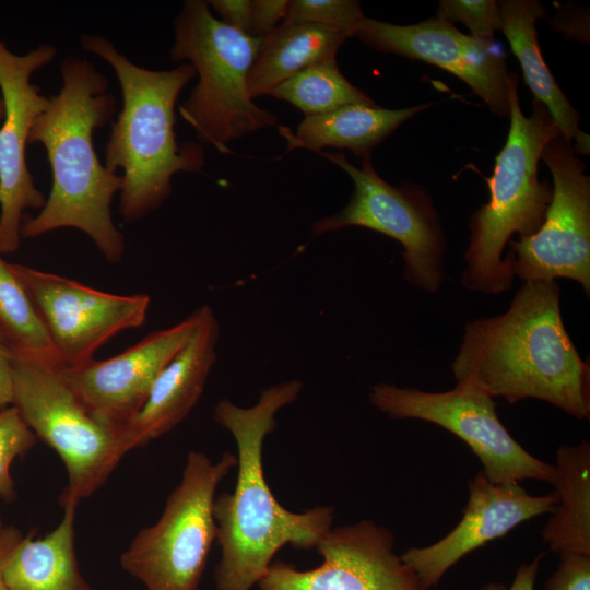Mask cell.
Wrapping results in <instances>:
<instances>
[{
  "label": "cell",
  "instance_id": "6da1fadb",
  "mask_svg": "<svg viewBox=\"0 0 590 590\" xmlns=\"http://www.w3.org/2000/svg\"><path fill=\"white\" fill-rule=\"evenodd\" d=\"M302 388L299 380L282 381L264 389L252 406L222 399L213 409V420L231 433L237 448L234 491L215 496L213 505L221 547L213 576L217 590H251L283 546L315 548L332 528V506L290 511L278 502L264 476V439L276 428V413L295 402Z\"/></svg>",
  "mask_w": 590,
  "mask_h": 590
},
{
  "label": "cell",
  "instance_id": "7a4b0ae2",
  "mask_svg": "<svg viewBox=\"0 0 590 590\" xmlns=\"http://www.w3.org/2000/svg\"><path fill=\"white\" fill-rule=\"evenodd\" d=\"M451 367L457 384L492 398H535L590 417V368L565 329L555 281L526 282L506 312L469 322Z\"/></svg>",
  "mask_w": 590,
  "mask_h": 590
},
{
  "label": "cell",
  "instance_id": "3957f363",
  "mask_svg": "<svg viewBox=\"0 0 590 590\" xmlns=\"http://www.w3.org/2000/svg\"><path fill=\"white\" fill-rule=\"evenodd\" d=\"M62 87L37 117L30 143L47 153L52 186L39 214L21 226L32 238L62 227L78 228L95 243L105 259L119 262L125 238L115 226L110 205L122 177L102 165L93 132L116 113L106 78L86 59L68 56L60 64Z\"/></svg>",
  "mask_w": 590,
  "mask_h": 590
},
{
  "label": "cell",
  "instance_id": "277c9868",
  "mask_svg": "<svg viewBox=\"0 0 590 590\" xmlns=\"http://www.w3.org/2000/svg\"><path fill=\"white\" fill-rule=\"evenodd\" d=\"M81 46L114 69L121 87L122 108L111 126L104 165L122 170L119 213L132 223L164 203L176 173H196L204 165L203 146L178 144L174 130L177 98L196 70L190 63L167 71L139 67L98 35H83Z\"/></svg>",
  "mask_w": 590,
  "mask_h": 590
},
{
  "label": "cell",
  "instance_id": "5b68a950",
  "mask_svg": "<svg viewBox=\"0 0 590 590\" xmlns=\"http://www.w3.org/2000/svg\"><path fill=\"white\" fill-rule=\"evenodd\" d=\"M510 127L486 178L489 200L471 215L470 240L464 252L462 285L484 294H500L512 285L511 258L502 259L514 234L530 236L542 226L553 188L538 176L545 145L563 137L546 106L533 99L530 116L521 111L518 75H508Z\"/></svg>",
  "mask_w": 590,
  "mask_h": 590
},
{
  "label": "cell",
  "instance_id": "8992f818",
  "mask_svg": "<svg viewBox=\"0 0 590 590\" xmlns=\"http://www.w3.org/2000/svg\"><path fill=\"white\" fill-rule=\"evenodd\" d=\"M262 39L243 34L210 11L209 1L188 0L175 20L174 61H188L199 76L179 106L181 118L192 127L199 143L220 153L247 133L276 127L279 118L255 104L248 74Z\"/></svg>",
  "mask_w": 590,
  "mask_h": 590
},
{
  "label": "cell",
  "instance_id": "52a82bcc",
  "mask_svg": "<svg viewBox=\"0 0 590 590\" xmlns=\"http://www.w3.org/2000/svg\"><path fill=\"white\" fill-rule=\"evenodd\" d=\"M12 349V347H11ZM13 406L61 458L68 484L60 503L92 496L130 451L126 426L92 411L63 381L58 367L12 349Z\"/></svg>",
  "mask_w": 590,
  "mask_h": 590
},
{
  "label": "cell",
  "instance_id": "ba28073f",
  "mask_svg": "<svg viewBox=\"0 0 590 590\" xmlns=\"http://www.w3.org/2000/svg\"><path fill=\"white\" fill-rule=\"evenodd\" d=\"M236 465L231 452L216 462L201 451L188 452L161 517L140 530L120 555L122 569L146 590H198L216 540V488Z\"/></svg>",
  "mask_w": 590,
  "mask_h": 590
},
{
  "label": "cell",
  "instance_id": "9c48e42d",
  "mask_svg": "<svg viewBox=\"0 0 590 590\" xmlns=\"http://www.w3.org/2000/svg\"><path fill=\"white\" fill-rule=\"evenodd\" d=\"M353 180L350 202L338 213L312 224L315 237L347 226L381 233L403 246V275L412 285L435 293L445 279L446 239L427 190L413 184L392 186L375 170L370 158L361 167L342 153H319Z\"/></svg>",
  "mask_w": 590,
  "mask_h": 590
},
{
  "label": "cell",
  "instance_id": "30bf717a",
  "mask_svg": "<svg viewBox=\"0 0 590 590\" xmlns=\"http://www.w3.org/2000/svg\"><path fill=\"white\" fill-rule=\"evenodd\" d=\"M493 399L465 384H457L445 392L390 384H377L369 391L370 403L389 417L426 421L458 436L479 458L489 481L552 483L553 464L538 459L512 438L500 422Z\"/></svg>",
  "mask_w": 590,
  "mask_h": 590
},
{
  "label": "cell",
  "instance_id": "8fae6325",
  "mask_svg": "<svg viewBox=\"0 0 590 590\" xmlns=\"http://www.w3.org/2000/svg\"><path fill=\"white\" fill-rule=\"evenodd\" d=\"M553 177L552 200L540 229L510 239L511 272L526 282L577 281L590 292V177L564 137L541 154Z\"/></svg>",
  "mask_w": 590,
  "mask_h": 590
},
{
  "label": "cell",
  "instance_id": "7c38bea8",
  "mask_svg": "<svg viewBox=\"0 0 590 590\" xmlns=\"http://www.w3.org/2000/svg\"><path fill=\"white\" fill-rule=\"evenodd\" d=\"M12 269L46 326L59 368L93 359L114 335L145 321L151 302L146 294H110L23 264Z\"/></svg>",
  "mask_w": 590,
  "mask_h": 590
},
{
  "label": "cell",
  "instance_id": "4fadbf2b",
  "mask_svg": "<svg viewBox=\"0 0 590 590\" xmlns=\"http://www.w3.org/2000/svg\"><path fill=\"white\" fill-rule=\"evenodd\" d=\"M57 49L39 45L25 55L9 50L0 39V90L4 107L0 128V255L17 250L26 209H43L46 198L34 185L26 165V145L37 117L49 98L32 75L49 64Z\"/></svg>",
  "mask_w": 590,
  "mask_h": 590
},
{
  "label": "cell",
  "instance_id": "5bb4252c",
  "mask_svg": "<svg viewBox=\"0 0 590 590\" xmlns=\"http://www.w3.org/2000/svg\"><path fill=\"white\" fill-rule=\"evenodd\" d=\"M393 533L371 520L330 529L317 543L323 562L310 570L272 562L259 590H426L394 551Z\"/></svg>",
  "mask_w": 590,
  "mask_h": 590
},
{
  "label": "cell",
  "instance_id": "9a60e30c",
  "mask_svg": "<svg viewBox=\"0 0 590 590\" xmlns=\"http://www.w3.org/2000/svg\"><path fill=\"white\" fill-rule=\"evenodd\" d=\"M353 36L375 50L422 60L450 72L467 83L493 114L509 117V72L504 51L494 39L465 35L438 17L411 25L364 17Z\"/></svg>",
  "mask_w": 590,
  "mask_h": 590
},
{
  "label": "cell",
  "instance_id": "2e32d148",
  "mask_svg": "<svg viewBox=\"0 0 590 590\" xmlns=\"http://www.w3.org/2000/svg\"><path fill=\"white\" fill-rule=\"evenodd\" d=\"M199 319L198 308L180 322L151 332L114 357L58 367V371L92 411L126 426L143 406L158 375L189 340Z\"/></svg>",
  "mask_w": 590,
  "mask_h": 590
},
{
  "label": "cell",
  "instance_id": "e0dca14e",
  "mask_svg": "<svg viewBox=\"0 0 590 590\" xmlns=\"http://www.w3.org/2000/svg\"><path fill=\"white\" fill-rule=\"evenodd\" d=\"M469 499L458 524L442 539L424 547H410L402 560L426 590L469 553L506 535L520 523L554 512V493L533 496L518 482L494 483L481 470L469 481Z\"/></svg>",
  "mask_w": 590,
  "mask_h": 590
},
{
  "label": "cell",
  "instance_id": "ac0fdd59",
  "mask_svg": "<svg viewBox=\"0 0 590 590\" xmlns=\"http://www.w3.org/2000/svg\"><path fill=\"white\" fill-rule=\"evenodd\" d=\"M191 337L158 375L146 401L126 425L130 450L180 424L200 400L217 355L220 326L210 306L200 308Z\"/></svg>",
  "mask_w": 590,
  "mask_h": 590
},
{
  "label": "cell",
  "instance_id": "d6986e66",
  "mask_svg": "<svg viewBox=\"0 0 590 590\" xmlns=\"http://www.w3.org/2000/svg\"><path fill=\"white\" fill-rule=\"evenodd\" d=\"M430 105L389 109L377 105L353 104L305 117L295 132L288 127H278L280 134L286 140V152L306 149L319 153L324 148L346 149L366 160L370 158L373 150L399 126Z\"/></svg>",
  "mask_w": 590,
  "mask_h": 590
},
{
  "label": "cell",
  "instance_id": "ffe728a7",
  "mask_svg": "<svg viewBox=\"0 0 590 590\" xmlns=\"http://www.w3.org/2000/svg\"><path fill=\"white\" fill-rule=\"evenodd\" d=\"M500 30L518 58L526 83L534 98L543 103L562 135L570 142L575 153H589V137L579 129L580 115L563 93L547 68L536 37V21L545 14L536 0L498 1Z\"/></svg>",
  "mask_w": 590,
  "mask_h": 590
},
{
  "label": "cell",
  "instance_id": "44dd1931",
  "mask_svg": "<svg viewBox=\"0 0 590 590\" xmlns=\"http://www.w3.org/2000/svg\"><path fill=\"white\" fill-rule=\"evenodd\" d=\"M60 523L44 538L24 535L3 568L7 590H92L80 571L75 552L78 503H60Z\"/></svg>",
  "mask_w": 590,
  "mask_h": 590
},
{
  "label": "cell",
  "instance_id": "7402d4cb",
  "mask_svg": "<svg viewBox=\"0 0 590 590\" xmlns=\"http://www.w3.org/2000/svg\"><path fill=\"white\" fill-rule=\"evenodd\" d=\"M350 34L315 23H282L262 39L248 74L252 99L270 92L297 72L317 62L335 59Z\"/></svg>",
  "mask_w": 590,
  "mask_h": 590
},
{
  "label": "cell",
  "instance_id": "603a6c76",
  "mask_svg": "<svg viewBox=\"0 0 590 590\" xmlns=\"http://www.w3.org/2000/svg\"><path fill=\"white\" fill-rule=\"evenodd\" d=\"M552 484L557 498L542 538L555 554L590 555V444L558 447Z\"/></svg>",
  "mask_w": 590,
  "mask_h": 590
},
{
  "label": "cell",
  "instance_id": "cb8c5ba5",
  "mask_svg": "<svg viewBox=\"0 0 590 590\" xmlns=\"http://www.w3.org/2000/svg\"><path fill=\"white\" fill-rule=\"evenodd\" d=\"M271 96L288 102L306 117L353 104L376 105L341 73L335 59L317 62L275 86Z\"/></svg>",
  "mask_w": 590,
  "mask_h": 590
},
{
  "label": "cell",
  "instance_id": "d4e9b609",
  "mask_svg": "<svg viewBox=\"0 0 590 590\" xmlns=\"http://www.w3.org/2000/svg\"><path fill=\"white\" fill-rule=\"evenodd\" d=\"M0 332L12 349L55 364L54 349L46 326L12 264L5 262L1 255Z\"/></svg>",
  "mask_w": 590,
  "mask_h": 590
},
{
  "label": "cell",
  "instance_id": "484cf974",
  "mask_svg": "<svg viewBox=\"0 0 590 590\" xmlns=\"http://www.w3.org/2000/svg\"><path fill=\"white\" fill-rule=\"evenodd\" d=\"M36 442V436L23 421L15 406L0 409V498L7 503L16 499L11 465Z\"/></svg>",
  "mask_w": 590,
  "mask_h": 590
},
{
  "label": "cell",
  "instance_id": "4316f807",
  "mask_svg": "<svg viewBox=\"0 0 590 590\" xmlns=\"http://www.w3.org/2000/svg\"><path fill=\"white\" fill-rule=\"evenodd\" d=\"M365 17L356 0H290L282 23H315L346 31L354 28Z\"/></svg>",
  "mask_w": 590,
  "mask_h": 590
},
{
  "label": "cell",
  "instance_id": "83f0119b",
  "mask_svg": "<svg viewBox=\"0 0 590 590\" xmlns=\"http://www.w3.org/2000/svg\"><path fill=\"white\" fill-rule=\"evenodd\" d=\"M437 17L452 24L462 22L479 39H494V32L500 30L498 1L495 0H441Z\"/></svg>",
  "mask_w": 590,
  "mask_h": 590
},
{
  "label": "cell",
  "instance_id": "f1b7e54d",
  "mask_svg": "<svg viewBox=\"0 0 590 590\" xmlns=\"http://www.w3.org/2000/svg\"><path fill=\"white\" fill-rule=\"evenodd\" d=\"M544 590H590V555L562 554Z\"/></svg>",
  "mask_w": 590,
  "mask_h": 590
},
{
  "label": "cell",
  "instance_id": "f546056e",
  "mask_svg": "<svg viewBox=\"0 0 590 590\" xmlns=\"http://www.w3.org/2000/svg\"><path fill=\"white\" fill-rule=\"evenodd\" d=\"M288 0H252L250 36L263 39L285 17Z\"/></svg>",
  "mask_w": 590,
  "mask_h": 590
},
{
  "label": "cell",
  "instance_id": "4dcf8cb0",
  "mask_svg": "<svg viewBox=\"0 0 590 590\" xmlns=\"http://www.w3.org/2000/svg\"><path fill=\"white\" fill-rule=\"evenodd\" d=\"M209 4L224 24L250 36L252 0H211Z\"/></svg>",
  "mask_w": 590,
  "mask_h": 590
},
{
  "label": "cell",
  "instance_id": "1f68e13d",
  "mask_svg": "<svg viewBox=\"0 0 590 590\" xmlns=\"http://www.w3.org/2000/svg\"><path fill=\"white\" fill-rule=\"evenodd\" d=\"M544 553L536 555L530 563L521 564L509 588L500 582H488L479 590H534L535 580Z\"/></svg>",
  "mask_w": 590,
  "mask_h": 590
},
{
  "label": "cell",
  "instance_id": "d6a6232c",
  "mask_svg": "<svg viewBox=\"0 0 590 590\" xmlns=\"http://www.w3.org/2000/svg\"><path fill=\"white\" fill-rule=\"evenodd\" d=\"M13 404L12 349L0 332V409Z\"/></svg>",
  "mask_w": 590,
  "mask_h": 590
},
{
  "label": "cell",
  "instance_id": "836d02e7",
  "mask_svg": "<svg viewBox=\"0 0 590 590\" xmlns=\"http://www.w3.org/2000/svg\"><path fill=\"white\" fill-rule=\"evenodd\" d=\"M24 534L14 526H3L0 530V590H7L3 582L4 565Z\"/></svg>",
  "mask_w": 590,
  "mask_h": 590
},
{
  "label": "cell",
  "instance_id": "e575fe53",
  "mask_svg": "<svg viewBox=\"0 0 590 590\" xmlns=\"http://www.w3.org/2000/svg\"><path fill=\"white\" fill-rule=\"evenodd\" d=\"M3 115H4V107H3L2 98L0 96V120L3 119Z\"/></svg>",
  "mask_w": 590,
  "mask_h": 590
},
{
  "label": "cell",
  "instance_id": "d590c367",
  "mask_svg": "<svg viewBox=\"0 0 590 590\" xmlns=\"http://www.w3.org/2000/svg\"><path fill=\"white\" fill-rule=\"evenodd\" d=\"M3 528V523H2V520L0 518V530Z\"/></svg>",
  "mask_w": 590,
  "mask_h": 590
}]
</instances>
